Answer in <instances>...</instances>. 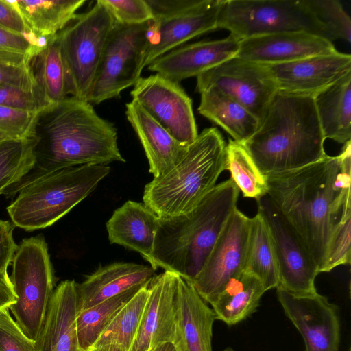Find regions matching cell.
<instances>
[{
  "label": "cell",
  "instance_id": "obj_1",
  "mask_svg": "<svg viewBox=\"0 0 351 351\" xmlns=\"http://www.w3.org/2000/svg\"><path fill=\"white\" fill-rule=\"evenodd\" d=\"M351 145L300 169L268 175L267 195L309 250L319 272L333 230L351 205Z\"/></svg>",
  "mask_w": 351,
  "mask_h": 351
},
{
  "label": "cell",
  "instance_id": "obj_2",
  "mask_svg": "<svg viewBox=\"0 0 351 351\" xmlns=\"http://www.w3.org/2000/svg\"><path fill=\"white\" fill-rule=\"evenodd\" d=\"M114 124L99 117L92 104L67 97L35 112L25 138L34 155L32 169L5 193L14 196L34 180L62 169L125 162Z\"/></svg>",
  "mask_w": 351,
  "mask_h": 351
},
{
  "label": "cell",
  "instance_id": "obj_3",
  "mask_svg": "<svg viewBox=\"0 0 351 351\" xmlns=\"http://www.w3.org/2000/svg\"><path fill=\"white\" fill-rule=\"evenodd\" d=\"M313 97L278 91L254 134L241 143L265 176L291 171L326 154Z\"/></svg>",
  "mask_w": 351,
  "mask_h": 351
},
{
  "label": "cell",
  "instance_id": "obj_4",
  "mask_svg": "<svg viewBox=\"0 0 351 351\" xmlns=\"http://www.w3.org/2000/svg\"><path fill=\"white\" fill-rule=\"evenodd\" d=\"M239 194L230 178L215 185L190 212L159 217L153 269L161 267L193 283L237 208Z\"/></svg>",
  "mask_w": 351,
  "mask_h": 351
},
{
  "label": "cell",
  "instance_id": "obj_5",
  "mask_svg": "<svg viewBox=\"0 0 351 351\" xmlns=\"http://www.w3.org/2000/svg\"><path fill=\"white\" fill-rule=\"evenodd\" d=\"M226 169V144L221 134L215 128L204 129L172 169L145 185L143 203L158 217L189 213Z\"/></svg>",
  "mask_w": 351,
  "mask_h": 351
},
{
  "label": "cell",
  "instance_id": "obj_6",
  "mask_svg": "<svg viewBox=\"0 0 351 351\" xmlns=\"http://www.w3.org/2000/svg\"><path fill=\"white\" fill-rule=\"evenodd\" d=\"M110 171L106 165H84L34 180L8 206L12 223L26 231L51 226L86 198Z\"/></svg>",
  "mask_w": 351,
  "mask_h": 351
},
{
  "label": "cell",
  "instance_id": "obj_7",
  "mask_svg": "<svg viewBox=\"0 0 351 351\" xmlns=\"http://www.w3.org/2000/svg\"><path fill=\"white\" fill-rule=\"evenodd\" d=\"M12 262L10 278L17 299L9 309L24 334L36 341L56 283L44 237L23 239Z\"/></svg>",
  "mask_w": 351,
  "mask_h": 351
},
{
  "label": "cell",
  "instance_id": "obj_8",
  "mask_svg": "<svg viewBox=\"0 0 351 351\" xmlns=\"http://www.w3.org/2000/svg\"><path fill=\"white\" fill-rule=\"evenodd\" d=\"M217 28L228 30L239 40L300 31L330 40L326 27L311 9L308 0H224Z\"/></svg>",
  "mask_w": 351,
  "mask_h": 351
},
{
  "label": "cell",
  "instance_id": "obj_9",
  "mask_svg": "<svg viewBox=\"0 0 351 351\" xmlns=\"http://www.w3.org/2000/svg\"><path fill=\"white\" fill-rule=\"evenodd\" d=\"M114 23L109 12L98 0L87 12L77 14L57 34L69 96L86 100Z\"/></svg>",
  "mask_w": 351,
  "mask_h": 351
},
{
  "label": "cell",
  "instance_id": "obj_10",
  "mask_svg": "<svg viewBox=\"0 0 351 351\" xmlns=\"http://www.w3.org/2000/svg\"><path fill=\"white\" fill-rule=\"evenodd\" d=\"M151 22L125 25L115 23L107 38L86 101L90 104L119 96L134 86L145 67Z\"/></svg>",
  "mask_w": 351,
  "mask_h": 351
},
{
  "label": "cell",
  "instance_id": "obj_11",
  "mask_svg": "<svg viewBox=\"0 0 351 351\" xmlns=\"http://www.w3.org/2000/svg\"><path fill=\"white\" fill-rule=\"evenodd\" d=\"M256 201L258 213L265 219L274 241L277 287L298 296L317 293L315 280L319 272L309 250L267 194Z\"/></svg>",
  "mask_w": 351,
  "mask_h": 351
},
{
  "label": "cell",
  "instance_id": "obj_12",
  "mask_svg": "<svg viewBox=\"0 0 351 351\" xmlns=\"http://www.w3.org/2000/svg\"><path fill=\"white\" fill-rule=\"evenodd\" d=\"M210 88L244 106L259 123L278 92L267 65L235 56L197 76V91Z\"/></svg>",
  "mask_w": 351,
  "mask_h": 351
},
{
  "label": "cell",
  "instance_id": "obj_13",
  "mask_svg": "<svg viewBox=\"0 0 351 351\" xmlns=\"http://www.w3.org/2000/svg\"><path fill=\"white\" fill-rule=\"evenodd\" d=\"M130 95L180 143L189 146L195 141L198 133L192 101L178 83L158 73L141 77Z\"/></svg>",
  "mask_w": 351,
  "mask_h": 351
},
{
  "label": "cell",
  "instance_id": "obj_14",
  "mask_svg": "<svg viewBox=\"0 0 351 351\" xmlns=\"http://www.w3.org/2000/svg\"><path fill=\"white\" fill-rule=\"evenodd\" d=\"M250 220L237 208L233 211L192 283L208 304L230 280L244 271Z\"/></svg>",
  "mask_w": 351,
  "mask_h": 351
},
{
  "label": "cell",
  "instance_id": "obj_15",
  "mask_svg": "<svg viewBox=\"0 0 351 351\" xmlns=\"http://www.w3.org/2000/svg\"><path fill=\"white\" fill-rule=\"evenodd\" d=\"M276 295L285 314L302 337L304 351H339L341 324L337 305L318 293L298 296L277 287Z\"/></svg>",
  "mask_w": 351,
  "mask_h": 351
},
{
  "label": "cell",
  "instance_id": "obj_16",
  "mask_svg": "<svg viewBox=\"0 0 351 351\" xmlns=\"http://www.w3.org/2000/svg\"><path fill=\"white\" fill-rule=\"evenodd\" d=\"M224 0H192L182 10L152 21L145 66L186 41L217 29Z\"/></svg>",
  "mask_w": 351,
  "mask_h": 351
},
{
  "label": "cell",
  "instance_id": "obj_17",
  "mask_svg": "<svg viewBox=\"0 0 351 351\" xmlns=\"http://www.w3.org/2000/svg\"><path fill=\"white\" fill-rule=\"evenodd\" d=\"M267 66L278 91L314 98L351 72V56L337 51Z\"/></svg>",
  "mask_w": 351,
  "mask_h": 351
},
{
  "label": "cell",
  "instance_id": "obj_18",
  "mask_svg": "<svg viewBox=\"0 0 351 351\" xmlns=\"http://www.w3.org/2000/svg\"><path fill=\"white\" fill-rule=\"evenodd\" d=\"M332 42L307 32H281L240 40L235 57L262 64L289 62L337 51Z\"/></svg>",
  "mask_w": 351,
  "mask_h": 351
},
{
  "label": "cell",
  "instance_id": "obj_19",
  "mask_svg": "<svg viewBox=\"0 0 351 351\" xmlns=\"http://www.w3.org/2000/svg\"><path fill=\"white\" fill-rule=\"evenodd\" d=\"M178 276L165 271L151 280L148 299L131 351H154L161 345L173 344Z\"/></svg>",
  "mask_w": 351,
  "mask_h": 351
},
{
  "label": "cell",
  "instance_id": "obj_20",
  "mask_svg": "<svg viewBox=\"0 0 351 351\" xmlns=\"http://www.w3.org/2000/svg\"><path fill=\"white\" fill-rule=\"evenodd\" d=\"M240 40L231 34L216 40L200 41L178 47L151 62L152 71L180 83L234 57Z\"/></svg>",
  "mask_w": 351,
  "mask_h": 351
},
{
  "label": "cell",
  "instance_id": "obj_21",
  "mask_svg": "<svg viewBox=\"0 0 351 351\" xmlns=\"http://www.w3.org/2000/svg\"><path fill=\"white\" fill-rule=\"evenodd\" d=\"M213 309L199 295L193 284L178 276L175 300L176 351H213Z\"/></svg>",
  "mask_w": 351,
  "mask_h": 351
},
{
  "label": "cell",
  "instance_id": "obj_22",
  "mask_svg": "<svg viewBox=\"0 0 351 351\" xmlns=\"http://www.w3.org/2000/svg\"><path fill=\"white\" fill-rule=\"evenodd\" d=\"M77 283L66 280L54 289L35 341L36 351H84L77 328Z\"/></svg>",
  "mask_w": 351,
  "mask_h": 351
},
{
  "label": "cell",
  "instance_id": "obj_23",
  "mask_svg": "<svg viewBox=\"0 0 351 351\" xmlns=\"http://www.w3.org/2000/svg\"><path fill=\"white\" fill-rule=\"evenodd\" d=\"M155 276L151 266L133 263H114L101 267L82 283H77V311L130 289L147 286Z\"/></svg>",
  "mask_w": 351,
  "mask_h": 351
},
{
  "label": "cell",
  "instance_id": "obj_24",
  "mask_svg": "<svg viewBox=\"0 0 351 351\" xmlns=\"http://www.w3.org/2000/svg\"><path fill=\"white\" fill-rule=\"evenodd\" d=\"M125 106L126 117L147 158L149 171L154 178L163 176L181 160L188 146L171 136L136 101Z\"/></svg>",
  "mask_w": 351,
  "mask_h": 351
},
{
  "label": "cell",
  "instance_id": "obj_25",
  "mask_svg": "<svg viewBox=\"0 0 351 351\" xmlns=\"http://www.w3.org/2000/svg\"><path fill=\"white\" fill-rule=\"evenodd\" d=\"M158 218L144 203L129 200L106 223L109 241L138 252L154 268L152 255Z\"/></svg>",
  "mask_w": 351,
  "mask_h": 351
},
{
  "label": "cell",
  "instance_id": "obj_26",
  "mask_svg": "<svg viewBox=\"0 0 351 351\" xmlns=\"http://www.w3.org/2000/svg\"><path fill=\"white\" fill-rule=\"evenodd\" d=\"M326 138L345 144L351 138V72L314 97Z\"/></svg>",
  "mask_w": 351,
  "mask_h": 351
},
{
  "label": "cell",
  "instance_id": "obj_27",
  "mask_svg": "<svg viewBox=\"0 0 351 351\" xmlns=\"http://www.w3.org/2000/svg\"><path fill=\"white\" fill-rule=\"evenodd\" d=\"M265 291L258 278L243 271L224 286L210 305L216 319L232 326L256 311Z\"/></svg>",
  "mask_w": 351,
  "mask_h": 351
},
{
  "label": "cell",
  "instance_id": "obj_28",
  "mask_svg": "<svg viewBox=\"0 0 351 351\" xmlns=\"http://www.w3.org/2000/svg\"><path fill=\"white\" fill-rule=\"evenodd\" d=\"M198 112L243 143L256 131L258 120L244 106L215 88L200 93Z\"/></svg>",
  "mask_w": 351,
  "mask_h": 351
},
{
  "label": "cell",
  "instance_id": "obj_29",
  "mask_svg": "<svg viewBox=\"0 0 351 351\" xmlns=\"http://www.w3.org/2000/svg\"><path fill=\"white\" fill-rule=\"evenodd\" d=\"M21 15L27 32L36 36L57 34L77 14L84 0L10 1Z\"/></svg>",
  "mask_w": 351,
  "mask_h": 351
},
{
  "label": "cell",
  "instance_id": "obj_30",
  "mask_svg": "<svg viewBox=\"0 0 351 351\" xmlns=\"http://www.w3.org/2000/svg\"><path fill=\"white\" fill-rule=\"evenodd\" d=\"M149 285L123 306L87 351L132 350L148 299Z\"/></svg>",
  "mask_w": 351,
  "mask_h": 351
},
{
  "label": "cell",
  "instance_id": "obj_31",
  "mask_svg": "<svg viewBox=\"0 0 351 351\" xmlns=\"http://www.w3.org/2000/svg\"><path fill=\"white\" fill-rule=\"evenodd\" d=\"M244 271L260 280L265 291L278 285V269L269 228L259 213L250 220Z\"/></svg>",
  "mask_w": 351,
  "mask_h": 351
},
{
  "label": "cell",
  "instance_id": "obj_32",
  "mask_svg": "<svg viewBox=\"0 0 351 351\" xmlns=\"http://www.w3.org/2000/svg\"><path fill=\"white\" fill-rule=\"evenodd\" d=\"M27 65L37 86L49 104L69 97L57 34L45 46L36 47L27 55Z\"/></svg>",
  "mask_w": 351,
  "mask_h": 351
},
{
  "label": "cell",
  "instance_id": "obj_33",
  "mask_svg": "<svg viewBox=\"0 0 351 351\" xmlns=\"http://www.w3.org/2000/svg\"><path fill=\"white\" fill-rule=\"evenodd\" d=\"M143 287L130 289L88 308L77 311L75 319L77 337L80 348L84 351H87L118 312Z\"/></svg>",
  "mask_w": 351,
  "mask_h": 351
},
{
  "label": "cell",
  "instance_id": "obj_34",
  "mask_svg": "<svg viewBox=\"0 0 351 351\" xmlns=\"http://www.w3.org/2000/svg\"><path fill=\"white\" fill-rule=\"evenodd\" d=\"M226 165L231 179L245 197L258 200L267 195V176L258 168L244 147L233 140L226 145Z\"/></svg>",
  "mask_w": 351,
  "mask_h": 351
},
{
  "label": "cell",
  "instance_id": "obj_35",
  "mask_svg": "<svg viewBox=\"0 0 351 351\" xmlns=\"http://www.w3.org/2000/svg\"><path fill=\"white\" fill-rule=\"evenodd\" d=\"M31 142L27 138L11 139L0 143V194L5 195L34 165Z\"/></svg>",
  "mask_w": 351,
  "mask_h": 351
},
{
  "label": "cell",
  "instance_id": "obj_36",
  "mask_svg": "<svg viewBox=\"0 0 351 351\" xmlns=\"http://www.w3.org/2000/svg\"><path fill=\"white\" fill-rule=\"evenodd\" d=\"M308 5L326 27L330 40H351V20L341 2L337 0H308Z\"/></svg>",
  "mask_w": 351,
  "mask_h": 351
},
{
  "label": "cell",
  "instance_id": "obj_37",
  "mask_svg": "<svg viewBox=\"0 0 351 351\" xmlns=\"http://www.w3.org/2000/svg\"><path fill=\"white\" fill-rule=\"evenodd\" d=\"M351 205L348 206L337 223L329 245L321 272H329L351 260Z\"/></svg>",
  "mask_w": 351,
  "mask_h": 351
},
{
  "label": "cell",
  "instance_id": "obj_38",
  "mask_svg": "<svg viewBox=\"0 0 351 351\" xmlns=\"http://www.w3.org/2000/svg\"><path fill=\"white\" fill-rule=\"evenodd\" d=\"M115 23L125 25L152 21L153 14L145 0H99Z\"/></svg>",
  "mask_w": 351,
  "mask_h": 351
},
{
  "label": "cell",
  "instance_id": "obj_39",
  "mask_svg": "<svg viewBox=\"0 0 351 351\" xmlns=\"http://www.w3.org/2000/svg\"><path fill=\"white\" fill-rule=\"evenodd\" d=\"M0 351H36L35 341L24 334L9 308H0Z\"/></svg>",
  "mask_w": 351,
  "mask_h": 351
},
{
  "label": "cell",
  "instance_id": "obj_40",
  "mask_svg": "<svg viewBox=\"0 0 351 351\" xmlns=\"http://www.w3.org/2000/svg\"><path fill=\"white\" fill-rule=\"evenodd\" d=\"M49 104L40 92L0 85V106L36 112Z\"/></svg>",
  "mask_w": 351,
  "mask_h": 351
},
{
  "label": "cell",
  "instance_id": "obj_41",
  "mask_svg": "<svg viewBox=\"0 0 351 351\" xmlns=\"http://www.w3.org/2000/svg\"><path fill=\"white\" fill-rule=\"evenodd\" d=\"M35 112L0 106V132L12 139L25 137Z\"/></svg>",
  "mask_w": 351,
  "mask_h": 351
},
{
  "label": "cell",
  "instance_id": "obj_42",
  "mask_svg": "<svg viewBox=\"0 0 351 351\" xmlns=\"http://www.w3.org/2000/svg\"><path fill=\"white\" fill-rule=\"evenodd\" d=\"M0 85L12 86L42 93L37 86L27 64H0Z\"/></svg>",
  "mask_w": 351,
  "mask_h": 351
},
{
  "label": "cell",
  "instance_id": "obj_43",
  "mask_svg": "<svg viewBox=\"0 0 351 351\" xmlns=\"http://www.w3.org/2000/svg\"><path fill=\"white\" fill-rule=\"evenodd\" d=\"M13 226L9 221L0 219V271H6L18 245L14 241Z\"/></svg>",
  "mask_w": 351,
  "mask_h": 351
},
{
  "label": "cell",
  "instance_id": "obj_44",
  "mask_svg": "<svg viewBox=\"0 0 351 351\" xmlns=\"http://www.w3.org/2000/svg\"><path fill=\"white\" fill-rule=\"evenodd\" d=\"M0 27L22 36L27 32L21 15L10 1L0 0Z\"/></svg>",
  "mask_w": 351,
  "mask_h": 351
},
{
  "label": "cell",
  "instance_id": "obj_45",
  "mask_svg": "<svg viewBox=\"0 0 351 351\" xmlns=\"http://www.w3.org/2000/svg\"><path fill=\"white\" fill-rule=\"evenodd\" d=\"M0 48L27 53L32 46L23 36L0 27Z\"/></svg>",
  "mask_w": 351,
  "mask_h": 351
},
{
  "label": "cell",
  "instance_id": "obj_46",
  "mask_svg": "<svg viewBox=\"0 0 351 351\" xmlns=\"http://www.w3.org/2000/svg\"><path fill=\"white\" fill-rule=\"evenodd\" d=\"M16 299L8 271H0V308H9Z\"/></svg>",
  "mask_w": 351,
  "mask_h": 351
},
{
  "label": "cell",
  "instance_id": "obj_47",
  "mask_svg": "<svg viewBox=\"0 0 351 351\" xmlns=\"http://www.w3.org/2000/svg\"><path fill=\"white\" fill-rule=\"evenodd\" d=\"M26 54L0 48V64L13 65L27 64Z\"/></svg>",
  "mask_w": 351,
  "mask_h": 351
},
{
  "label": "cell",
  "instance_id": "obj_48",
  "mask_svg": "<svg viewBox=\"0 0 351 351\" xmlns=\"http://www.w3.org/2000/svg\"><path fill=\"white\" fill-rule=\"evenodd\" d=\"M154 351H176L173 345L167 343L158 347Z\"/></svg>",
  "mask_w": 351,
  "mask_h": 351
},
{
  "label": "cell",
  "instance_id": "obj_49",
  "mask_svg": "<svg viewBox=\"0 0 351 351\" xmlns=\"http://www.w3.org/2000/svg\"><path fill=\"white\" fill-rule=\"evenodd\" d=\"M12 138L7 134L0 132V143L5 141L11 140Z\"/></svg>",
  "mask_w": 351,
  "mask_h": 351
},
{
  "label": "cell",
  "instance_id": "obj_50",
  "mask_svg": "<svg viewBox=\"0 0 351 351\" xmlns=\"http://www.w3.org/2000/svg\"><path fill=\"white\" fill-rule=\"evenodd\" d=\"M223 351H235V350L230 347H228V348H225Z\"/></svg>",
  "mask_w": 351,
  "mask_h": 351
}]
</instances>
